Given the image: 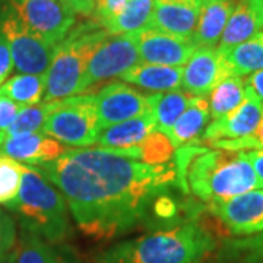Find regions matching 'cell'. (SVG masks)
I'll use <instances>...</instances> for the list:
<instances>
[{
  "label": "cell",
  "instance_id": "15",
  "mask_svg": "<svg viewBox=\"0 0 263 263\" xmlns=\"http://www.w3.org/2000/svg\"><path fill=\"white\" fill-rule=\"evenodd\" d=\"M200 8L202 5L197 0H154L148 27L176 37L192 40Z\"/></svg>",
  "mask_w": 263,
  "mask_h": 263
},
{
  "label": "cell",
  "instance_id": "2",
  "mask_svg": "<svg viewBox=\"0 0 263 263\" xmlns=\"http://www.w3.org/2000/svg\"><path fill=\"white\" fill-rule=\"evenodd\" d=\"M174 165L181 189L206 203L263 189L246 151L187 143L177 149Z\"/></svg>",
  "mask_w": 263,
  "mask_h": 263
},
{
  "label": "cell",
  "instance_id": "33",
  "mask_svg": "<svg viewBox=\"0 0 263 263\" xmlns=\"http://www.w3.org/2000/svg\"><path fill=\"white\" fill-rule=\"evenodd\" d=\"M214 148L231 151H263V110L260 122L257 124L256 130L249 135L247 138L237 139V141H221L211 143Z\"/></svg>",
  "mask_w": 263,
  "mask_h": 263
},
{
  "label": "cell",
  "instance_id": "28",
  "mask_svg": "<svg viewBox=\"0 0 263 263\" xmlns=\"http://www.w3.org/2000/svg\"><path fill=\"white\" fill-rule=\"evenodd\" d=\"M192 100L193 95L180 91L152 94V113L158 123V130L167 133L184 113Z\"/></svg>",
  "mask_w": 263,
  "mask_h": 263
},
{
  "label": "cell",
  "instance_id": "23",
  "mask_svg": "<svg viewBox=\"0 0 263 263\" xmlns=\"http://www.w3.org/2000/svg\"><path fill=\"white\" fill-rule=\"evenodd\" d=\"M154 9V0H129L113 19L104 24L103 28L110 35L136 34L149 25Z\"/></svg>",
  "mask_w": 263,
  "mask_h": 263
},
{
  "label": "cell",
  "instance_id": "29",
  "mask_svg": "<svg viewBox=\"0 0 263 263\" xmlns=\"http://www.w3.org/2000/svg\"><path fill=\"white\" fill-rule=\"evenodd\" d=\"M221 263H263V233L230 240L219 252Z\"/></svg>",
  "mask_w": 263,
  "mask_h": 263
},
{
  "label": "cell",
  "instance_id": "14",
  "mask_svg": "<svg viewBox=\"0 0 263 263\" xmlns=\"http://www.w3.org/2000/svg\"><path fill=\"white\" fill-rule=\"evenodd\" d=\"M138 47L141 62L176 67L186 65L197 48L190 38L176 37L149 27L138 32Z\"/></svg>",
  "mask_w": 263,
  "mask_h": 263
},
{
  "label": "cell",
  "instance_id": "22",
  "mask_svg": "<svg viewBox=\"0 0 263 263\" xmlns=\"http://www.w3.org/2000/svg\"><path fill=\"white\" fill-rule=\"evenodd\" d=\"M262 31L260 22L253 9L252 0H237L234 10L227 22L222 37L218 43V50H228Z\"/></svg>",
  "mask_w": 263,
  "mask_h": 263
},
{
  "label": "cell",
  "instance_id": "11",
  "mask_svg": "<svg viewBox=\"0 0 263 263\" xmlns=\"http://www.w3.org/2000/svg\"><path fill=\"white\" fill-rule=\"evenodd\" d=\"M97 110L101 130L113 124L152 111V94L145 95L126 82L104 86L97 95Z\"/></svg>",
  "mask_w": 263,
  "mask_h": 263
},
{
  "label": "cell",
  "instance_id": "16",
  "mask_svg": "<svg viewBox=\"0 0 263 263\" xmlns=\"http://www.w3.org/2000/svg\"><path fill=\"white\" fill-rule=\"evenodd\" d=\"M63 143L47 136L46 133H27L6 138L2 146V154L24 165L38 167L44 162L57 160L66 151Z\"/></svg>",
  "mask_w": 263,
  "mask_h": 263
},
{
  "label": "cell",
  "instance_id": "32",
  "mask_svg": "<svg viewBox=\"0 0 263 263\" xmlns=\"http://www.w3.org/2000/svg\"><path fill=\"white\" fill-rule=\"evenodd\" d=\"M16 240L18 233L13 218L6 211L0 209V263H3L9 257L16 245Z\"/></svg>",
  "mask_w": 263,
  "mask_h": 263
},
{
  "label": "cell",
  "instance_id": "39",
  "mask_svg": "<svg viewBox=\"0 0 263 263\" xmlns=\"http://www.w3.org/2000/svg\"><path fill=\"white\" fill-rule=\"evenodd\" d=\"M246 152L263 187V151H246Z\"/></svg>",
  "mask_w": 263,
  "mask_h": 263
},
{
  "label": "cell",
  "instance_id": "1",
  "mask_svg": "<svg viewBox=\"0 0 263 263\" xmlns=\"http://www.w3.org/2000/svg\"><path fill=\"white\" fill-rule=\"evenodd\" d=\"M35 168L63 195L78 227L101 240L133 228L177 181L174 162L151 165L104 148L67 149Z\"/></svg>",
  "mask_w": 263,
  "mask_h": 263
},
{
  "label": "cell",
  "instance_id": "4",
  "mask_svg": "<svg viewBox=\"0 0 263 263\" xmlns=\"http://www.w3.org/2000/svg\"><path fill=\"white\" fill-rule=\"evenodd\" d=\"M9 209L18 216L22 230L51 245H62L72 235L65 197L35 167L24 165L21 190Z\"/></svg>",
  "mask_w": 263,
  "mask_h": 263
},
{
  "label": "cell",
  "instance_id": "34",
  "mask_svg": "<svg viewBox=\"0 0 263 263\" xmlns=\"http://www.w3.org/2000/svg\"><path fill=\"white\" fill-rule=\"evenodd\" d=\"M127 2L129 0H97L91 18L103 27L126 6Z\"/></svg>",
  "mask_w": 263,
  "mask_h": 263
},
{
  "label": "cell",
  "instance_id": "35",
  "mask_svg": "<svg viewBox=\"0 0 263 263\" xmlns=\"http://www.w3.org/2000/svg\"><path fill=\"white\" fill-rule=\"evenodd\" d=\"M22 108V105L12 101L10 98L0 95V132H5L15 122Z\"/></svg>",
  "mask_w": 263,
  "mask_h": 263
},
{
  "label": "cell",
  "instance_id": "9",
  "mask_svg": "<svg viewBox=\"0 0 263 263\" xmlns=\"http://www.w3.org/2000/svg\"><path fill=\"white\" fill-rule=\"evenodd\" d=\"M139 62L141 57L138 47V32L108 35L88 62L81 92H86L89 88L103 81L120 78Z\"/></svg>",
  "mask_w": 263,
  "mask_h": 263
},
{
  "label": "cell",
  "instance_id": "24",
  "mask_svg": "<svg viewBox=\"0 0 263 263\" xmlns=\"http://www.w3.org/2000/svg\"><path fill=\"white\" fill-rule=\"evenodd\" d=\"M235 76H249L263 69V31L228 50H221Z\"/></svg>",
  "mask_w": 263,
  "mask_h": 263
},
{
  "label": "cell",
  "instance_id": "5",
  "mask_svg": "<svg viewBox=\"0 0 263 263\" xmlns=\"http://www.w3.org/2000/svg\"><path fill=\"white\" fill-rule=\"evenodd\" d=\"M110 34L94 19L76 24L53 50L46 73L43 101L54 103L81 94L82 79L91 56Z\"/></svg>",
  "mask_w": 263,
  "mask_h": 263
},
{
  "label": "cell",
  "instance_id": "42",
  "mask_svg": "<svg viewBox=\"0 0 263 263\" xmlns=\"http://www.w3.org/2000/svg\"><path fill=\"white\" fill-rule=\"evenodd\" d=\"M200 5H205V3H208V2H214V0H197Z\"/></svg>",
  "mask_w": 263,
  "mask_h": 263
},
{
  "label": "cell",
  "instance_id": "21",
  "mask_svg": "<svg viewBox=\"0 0 263 263\" xmlns=\"http://www.w3.org/2000/svg\"><path fill=\"white\" fill-rule=\"evenodd\" d=\"M211 119L209 103L205 97H193L192 103L184 110V113L174 123V126L165 135L170 138L173 146L179 149L181 146L197 141L203 133L206 123Z\"/></svg>",
  "mask_w": 263,
  "mask_h": 263
},
{
  "label": "cell",
  "instance_id": "17",
  "mask_svg": "<svg viewBox=\"0 0 263 263\" xmlns=\"http://www.w3.org/2000/svg\"><path fill=\"white\" fill-rule=\"evenodd\" d=\"M157 129H158V123L154 113L151 111L103 129L97 138V145L104 149L116 151V152L126 151L138 145Z\"/></svg>",
  "mask_w": 263,
  "mask_h": 263
},
{
  "label": "cell",
  "instance_id": "18",
  "mask_svg": "<svg viewBox=\"0 0 263 263\" xmlns=\"http://www.w3.org/2000/svg\"><path fill=\"white\" fill-rule=\"evenodd\" d=\"M8 263H78V259L65 249H59L37 234L22 230Z\"/></svg>",
  "mask_w": 263,
  "mask_h": 263
},
{
  "label": "cell",
  "instance_id": "41",
  "mask_svg": "<svg viewBox=\"0 0 263 263\" xmlns=\"http://www.w3.org/2000/svg\"><path fill=\"white\" fill-rule=\"evenodd\" d=\"M5 133L3 132H0V154H2V146H3V142H5Z\"/></svg>",
  "mask_w": 263,
  "mask_h": 263
},
{
  "label": "cell",
  "instance_id": "26",
  "mask_svg": "<svg viewBox=\"0 0 263 263\" xmlns=\"http://www.w3.org/2000/svg\"><path fill=\"white\" fill-rule=\"evenodd\" d=\"M246 97V82L241 76H228L209 94L211 119L216 120L237 108Z\"/></svg>",
  "mask_w": 263,
  "mask_h": 263
},
{
  "label": "cell",
  "instance_id": "25",
  "mask_svg": "<svg viewBox=\"0 0 263 263\" xmlns=\"http://www.w3.org/2000/svg\"><path fill=\"white\" fill-rule=\"evenodd\" d=\"M46 92V76L19 73L0 85V95H5L22 107L41 103Z\"/></svg>",
  "mask_w": 263,
  "mask_h": 263
},
{
  "label": "cell",
  "instance_id": "8",
  "mask_svg": "<svg viewBox=\"0 0 263 263\" xmlns=\"http://www.w3.org/2000/svg\"><path fill=\"white\" fill-rule=\"evenodd\" d=\"M8 5L31 32L53 47L76 25V15L63 0H9Z\"/></svg>",
  "mask_w": 263,
  "mask_h": 263
},
{
  "label": "cell",
  "instance_id": "36",
  "mask_svg": "<svg viewBox=\"0 0 263 263\" xmlns=\"http://www.w3.org/2000/svg\"><path fill=\"white\" fill-rule=\"evenodd\" d=\"M13 69V60L6 38L0 32V85L3 84Z\"/></svg>",
  "mask_w": 263,
  "mask_h": 263
},
{
  "label": "cell",
  "instance_id": "19",
  "mask_svg": "<svg viewBox=\"0 0 263 263\" xmlns=\"http://www.w3.org/2000/svg\"><path fill=\"white\" fill-rule=\"evenodd\" d=\"M237 0H214L202 5L192 41L197 48L216 47Z\"/></svg>",
  "mask_w": 263,
  "mask_h": 263
},
{
  "label": "cell",
  "instance_id": "20",
  "mask_svg": "<svg viewBox=\"0 0 263 263\" xmlns=\"http://www.w3.org/2000/svg\"><path fill=\"white\" fill-rule=\"evenodd\" d=\"M120 79L145 88L152 92H170L176 91L181 86L183 81V67L176 66L151 65L145 62H139L124 72Z\"/></svg>",
  "mask_w": 263,
  "mask_h": 263
},
{
  "label": "cell",
  "instance_id": "12",
  "mask_svg": "<svg viewBox=\"0 0 263 263\" xmlns=\"http://www.w3.org/2000/svg\"><path fill=\"white\" fill-rule=\"evenodd\" d=\"M228 76H233V72L221 50L196 48L183 67L181 88L193 97H206Z\"/></svg>",
  "mask_w": 263,
  "mask_h": 263
},
{
  "label": "cell",
  "instance_id": "7",
  "mask_svg": "<svg viewBox=\"0 0 263 263\" xmlns=\"http://www.w3.org/2000/svg\"><path fill=\"white\" fill-rule=\"evenodd\" d=\"M0 32L9 44L13 67L19 73L46 76L54 47L31 32L9 5L0 9Z\"/></svg>",
  "mask_w": 263,
  "mask_h": 263
},
{
  "label": "cell",
  "instance_id": "6",
  "mask_svg": "<svg viewBox=\"0 0 263 263\" xmlns=\"http://www.w3.org/2000/svg\"><path fill=\"white\" fill-rule=\"evenodd\" d=\"M101 132L97 95H73L59 101L43 126V133L60 143L89 148Z\"/></svg>",
  "mask_w": 263,
  "mask_h": 263
},
{
  "label": "cell",
  "instance_id": "3",
  "mask_svg": "<svg viewBox=\"0 0 263 263\" xmlns=\"http://www.w3.org/2000/svg\"><path fill=\"white\" fill-rule=\"evenodd\" d=\"M215 247V237L205 227L189 221L111 246L97 263H202Z\"/></svg>",
  "mask_w": 263,
  "mask_h": 263
},
{
  "label": "cell",
  "instance_id": "31",
  "mask_svg": "<svg viewBox=\"0 0 263 263\" xmlns=\"http://www.w3.org/2000/svg\"><path fill=\"white\" fill-rule=\"evenodd\" d=\"M24 164L0 154V205L9 208L19 195Z\"/></svg>",
  "mask_w": 263,
  "mask_h": 263
},
{
  "label": "cell",
  "instance_id": "13",
  "mask_svg": "<svg viewBox=\"0 0 263 263\" xmlns=\"http://www.w3.org/2000/svg\"><path fill=\"white\" fill-rule=\"evenodd\" d=\"M263 103L246 88V97L233 111L216 119L203 130L200 141L215 143L221 141H237L252 135L260 122Z\"/></svg>",
  "mask_w": 263,
  "mask_h": 263
},
{
  "label": "cell",
  "instance_id": "40",
  "mask_svg": "<svg viewBox=\"0 0 263 263\" xmlns=\"http://www.w3.org/2000/svg\"><path fill=\"white\" fill-rule=\"evenodd\" d=\"M252 5H253V9L263 29V0H252Z\"/></svg>",
  "mask_w": 263,
  "mask_h": 263
},
{
  "label": "cell",
  "instance_id": "38",
  "mask_svg": "<svg viewBox=\"0 0 263 263\" xmlns=\"http://www.w3.org/2000/svg\"><path fill=\"white\" fill-rule=\"evenodd\" d=\"M245 82L246 88H249L263 103V69L247 76V79H245Z\"/></svg>",
  "mask_w": 263,
  "mask_h": 263
},
{
  "label": "cell",
  "instance_id": "37",
  "mask_svg": "<svg viewBox=\"0 0 263 263\" xmlns=\"http://www.w3.org/2000/svg\"><path fill=\"white\" fill-rule=\"evenodd\" d=\"M65 5L75 13L76 16H92L97 0H63Z\"/></svg>",
  "mask_w": 263,
  "mask_h": 263
},
{
  "label": "cell",
  "instance_id": "30",
  "mask_svg": "<svg viewBox=\"0 0 263 263\" xmlns=\"http://www.w3.org/2000/svg\"><path fill=\"white\" fill-rule=\"evenodd\" d=\"M57 103L59 101H54V103L41 101L35 105L24 107L19 111L15 122L3 132L5 138H12V136H18V135H27V133H35V132L43 130L44 123L47 120L50 113L54 110Z\"/></svg>",
  "mask_w": 263,
  "mask_h": 263
},
{
  "label": "cell",
  "instance_id": "10",
  "mask_svg": "<svg viewBox=\"0 0 263 263\" xmlns=\"http://www.w3.org/2000/svg\"><path fill=\"white\" fill-rule=\"evenodd\" d=\"M208 211L215 215L231 234L238 237L263 233V189L208 203Z\"/></svg>",
  "mask_w": 263,
  "mask_h": 263
},
{
  "label": "cell",
  "instance_id": "27",
  "mask_svg": "<svg viewBox=\"0 0 263 263\" xmlns=\"http://www.w3.org/2000/svg\"><path fill=\"white\" fill-rule=\"evenodd\" d=\"M174 146L170 141V138L161 130H154L138 145L132 146L126 151H119V154L127 155L130 158L146 162L151 165L167 164L173 158ZM116 152V151H114Z\"/></svg>",
  "mask_w": 263,
  "mask_h": 263
}]
</instances>
